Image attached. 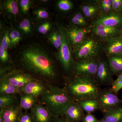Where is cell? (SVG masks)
Masks as SVG:
<instances>
[{
  "mask_svg": "<svg viewBox=\"0 0 122 122\" xmlns=\"http://www.w3.org/2000/svg\"><path fill=\"white\" fill-rule=\"evenodd\" d=\"M41 96L42 105L53 117L64 116L66 109L73 100L66 90L56 86H50Z\"/></svg>",
  "mask_w": 122,
  "mask_h": 122,
  "instance_id": "cell-3",
  "label": "cell"
},
{
  "mask_svg": "<svg viewBox=\"0 0 122 122\" xmlns=\"http://www.w3.org/2000/svg\"><path fill=\"white\" fill-rule=\"evenodd\" d=\"M37 98L35 96L24 93L21 94L20 106L21 109L28 110H31L37 105Z\"/></svg>",
  "mask_w": 122,
  "mask_h": 122,
  "instance_id": "cell-19",
  "label": "cell"
},
{
  "mask_svg": "<svg viewBox=\"0 0 122 122\" xmlns=\"http://www.w3.org/2000/svg\"><path fill=\"white\" fill-rule=\"evenodd\" d=\"M49 40L57 49L59 50L62 44V36L60 30L53 31L48 37Z\"/></svg>",
  "mask_w": 122,
  "mask_h": 122,
  "instance_id": "cell-24",
  "label": "cell"
},
{
  "mask_svg": "<svg viewBox=\"0 0 122 122\" xmlns=\"http://www.w3.org/2000/svg\"><path fill=\"white\" fill-rule=\"evenodd\" d=\"M111 88L113 91L117 94L122 89V73L118 75L116 79L114 81Z\"/></svg>",
  "mask_w": 122,
  "mask_h": 122,
  "instance_id": "cell-30",
  "label": "cell"
},
{
  "mask_svg": "<svg viewBox=\"0 0 122 122\" xmlns=\"http://www.w3.org/2000/svg\"><path fill=\"white\" fill-rule=\"evenodd\" d=\"M9 34V31L8 30L6 31L1 41L0 45L6 50H7L10 46H11Z\"/></svg>",
  "mask_w": 122,
  "mask_h": 122,
  "instance_id": "cell-33",
  "label": "cell"
},
{
  "mask_svg": "<svg viewBox=\"0 0 122 122\" xmlns=\"http://www.w3.org/2000/svg\"><path fill=\"white\" fill-rule=\"evenodd\" d=\"M99 122H107L105 120L103 119L102 118L100 119V120H99Z\"/></svg>",
  "mask_w": 122,
  "mask_h": 122,
  "instance_id": "cell-43",
  "label": "cell"
},
{
  "mask_svg": "<svg viewBox=\"0 0 122 122\" xmlns=\"http://www.w3.org/2000/svg\"><path fill=\"white\" fill-rule=\"evenodd\" d=\"M51 122H70L65 118L61 117H53Z\"/></svg>",
  "mask_w": 122,
  "mask_h": 122,
  "instance_id": "cell-41",
  "label": "cell"
},
{
  "mask_svg": "<svg viewBox=\"0 0 122 122\" xmlns=\"http://www.w3.org/2000/svg\"><path fill=\"white\" fill-rule=\"evenodd\" d=\"M18 122H35L30 113L28 112H22Z\"/></svg>",
  "mask_w": 122,
  "mask_h": 122,
  "instance_id": "cell-37",
  "label": "cell"
},
{
  "mask_svg": "<svg viewBox=\"0 0 122 122\" xmlns=\"http://www.w3.org/2000/svg\"><path fill=\"white\" fill-rule=\"evenodd\" d=\"M19 27L20 29L25 33H29L31 32L30 23L28 19H25L22 20L19 24Z\"/></svg>",
  "mask_w": 122,
  "mask_h": 122,
  "instance_id": "cell-31",
  "label": "cell"
},
{
  "mask_svg": "<svg viewBox=\"0 0 122 122\" xmlns=\"http://www.w3.org/2000/svg\"><path fill=\"white\" fill-rule=\"evenodd\" d=\"M98 110L106 113L122 107V101L111 88L101 90L98 97Z\"/></svg>",
  "mask_w": 122,
  "mask_h": 122,
  "instance_id": "cell-5",
  "label": "cell"
},
{
  "mask_svg": "<svg viewBox=\"0 0 122 122\" xmlns=\"http://www.w3.org/2000/svg\"><path fill=\"white\" fill-rule=\"evenodd\" d=\"M72 22L73 24L80 26H85L87 24L85 18L81 13H77L72 18Z\"/></svg>",
  "mask_w": 122,
  "mask_h": 122,
  "instance_id": "cell-29",
  "label": "cell"
},
{
  "mask_svg": "<svg viewBox=\"0 0 122 122\" xmlns=\"http://www.w3.org/2000/svg\"><path fill=\"white\" fill-rule=\"evenodd\" d=\"M46 89L43 83L35 79L27 83L20 89L22 93L30 95L37 98L41 96Z\"/></svg>",
  "mask_w": 122,
  "mask_h": 122,
  "instance_id": "cell-15",
  "label": "cell"
},
{
  "mask_svg": "<svg viewBox=\"0 0 122 122\" xmlns=\"http://www.w3.org/2000/svg\"><path fill=\"white\" fill-rule=\"evenodd\" d=\"M47 1H48L46 0H42V1L44 2H47Z\"/></svg>",
  "mask_w": 122,
  "mask_h": 122,
  "instance_id": "cell-44",
  "label": "cell"
},
{
  "mask_svg": "<svg viewBox=\"0 0 122 122\" xmlns=\"http://www.w3.org/2000/svg\"><path fill=\"white\" fill-rule=\"evenodd\" d=\"M102 118L109 122H122V107L103 113Z\"/></svg>",
  "mask_w": 122,
  "mask_h": 122,
  "instance_id": "cell-22",
  "label": "cell"
},
{
  "mask_svg": "<svg viewBox=\"0 0 122 122\" xmlns=\"http://www.w3.org/2000/svg\"><path fill=\"white\" fill-rule=\"evenodd\" d=\"M17 98L13 95H0V109H4L14 105Z\"/></svg>",
  "mask_w": 122,
  "mask_h": 122,
  "instance_id": "cell-23",
  "label": "cell"
},
{
  "mask_svg": "<svg viewBox=\"0 0 122 122\" xmlns=\"http://www.w3.org/2000/svg\"><path fill=\"white\" fill-rule=\"evenodd\" d=\"M66 90L72 99L77 102L97 98L101 91L98 83L93 78L77 75L70 82Z\"/></svg>",
  "mask_w": 122,
  "mask_h": 122,
  "instance_id": "cell-2",
  "label": "cell"
},
{
  "mask_svg": "<svg viewBox=\"0 0 122 122\" xmlns=\"http://www.w3.org/2000/svg\"><path fill=\"white\" fill-rule=\"evenodd\" d=\"M2 110L4 122H18L22 112L20 106L14 105Z\"/></svg>",
  "mask_w": 122,
  "mask_h": 122,
  "instance_id": "cell-17",
  "label": "cell"
},
{
  "mask_svg": "<svg viewBox=\"0 0 122 122\" xmlns=\"http://www.w3.org/2000/svg\"><path fill=\"white\" fill-rule=\"evenodd\" d=\"M99 120L92 113H87L85 114L82 122H99Z\"/></svg>",
  "mask_w": 122,
  "mask_h": 122,
  "instance_id": "cell-39",
  "label": "cell"
},
{
  "mask_svg": "<svg viewBox=\"0 0 122 122\" xmlns=\"http://www.w3.org/2000/svg\"></svg>",
  "mask_w": 122,
  "mask_h": 122,
  "instance_id": "cell-45",
  "label": "cell"
},
{
  "mask_svg": "<svg viewBox=\"0 0 122 122\" xmlns=\"http://www.w3.org/2000/svg\"><path fill=\"white\" fill-rule=\"evenodd\" d=\"M8 54L7 50L0 45V59L2 63H5L8 61Z\"/></svg>",
  "mask_w": 122,
  "mask_h": 122,
  "instance_id": "cell-40",
  "label": "cell"
},
{
  "mask_svg": "<svg viewBox=\"0 0 122 122\" xmlns=\"http://www.w3.org/2000/svg\"><path fill=\"white\" fill-rule=\"evenodd\" d=\"M84 15L88 18L93 17L98 11L99 7L95 4H86L81 6Z\"/></svg>",
  "mask_w": 122,
  "mask_h": 122,
  "instance_id": "cell-26",
  "label": "cell"
},
{
  "mask_svg": "<svg viewBox=\"0 0 122 122\" xmlns=\"http://www.w3.org/2000/svg\"></svg>",
  "mask_w": 122,
  "mask_h": 122,
  "instance_id": "cell-46",
  "label": "cell"
},
{
  "mask_svg": "<svg viewBox=\"0 0 122 122\" xmlns=\"http://www.w3.org/2000/svg\"><path fill=\"white\" fill-rule=\"evenodd\" d=\"M92 31L106 41L122 35V28L109 27L101 24H94Z\"/></svg>",
  "mask_w": 122,
  "mask_h": 122,
  "instance_id": "cell-10",
  "label": "cell"
},
{
  "mask_svg": "<svg viewBox=\"0 0 122 122\" xmlns=\"http://www.w3.org/2000/svg\"><path fill=\"white\" fill-rule=\"evenodd\" d=\"M11 41V46H14L19 42L21 36L18 30L16 29L13 30L9 34Z\"/></svg>",
  "mask_w": 122,
  "mask_h": 122,
  "instance_id": "cell-27",
  "label": "cell"
},
{
  "mask_svg": "<svg viewBox=\"0 0 122 122\" xmlns=\"http://www.w3.org/2000/svg\"><path fill=\"white\" fill-rule=\"evenodd\" d=\"M87 33V30L86 29L75 26H71L66 32L70 43L72 44L74 47L83 41Z\"/></svg>",
  "mask_w": 122,
  "mask_h": 122,
  "instance_id": "cell-14",
  "label": "cell"
},
{
  "mask_svg": "<svg viewBox=\"0 0 122 122\" xmlns=\"http://www.w3.org/2000/svg\"><path fill=\"white\" fill-rule=\"evenodd\" d=\"M20 89L15 87L4 79H1L0 83V95H13L21 94Z\"/></svg>",
  "mask_w": 122,
  "mask_h": 122,
  "instance_id": "cell-20",
  "label": "cell"
},
{
  "mask_svg": "<svg viewBox=\"0 0 122 122\" xmlns=\"http://www.w3.org/2000/svg\"><path fill=\"white\" fill-rule=\"evenodd\" d=\"M94 24H101L109 27L122 28V14L114 12L98 18Z\"/></svg>",
  "mask_w": 122,
  "mask_h": 122,
  "instance_id": "cell-12",
  "label": "cell"
},
{
  "mask_svg": "<svg viewBox=\"0 0 122 122\" xmlns=\"http://www.w3.org/2000/svg\"><path fill=\"white\" fill-rule=\"evenodd\" d=\"M51 25L50 22H46L42 24L39 26L38 31L42 34H46L50 29Z\"/></svg>",
  "mask_w": 122,
  "mask_h": 122,
  "instance_id": "cell-38",
  "label": "cell"
},
{
  "mask_svg": "<svg viewBox=\"0 0 122 122\" xmlns=\"http://www.w3.org/2000/svg\"><path fill=\"white\" fill-rule=\"evenodd\" d=\"M78 103L83 111L86 113H92L98 110V102L97 98L87 99Z\"/></svg>",
  "mask_w": 122,
  "mask_h": 122,
  "instance_id": "cell-21",
  "label": "cell"
},
{
  "mask_svg": "<svg viewBox=\"0 0 122 122\" xmlns=\"http://www.w3.org/2000/svg\"><path fill=\"white\" fill-rule=\"evenodd\" d=\"M3 7L8 13L14 15L18 13V5L16 1L14 0L5 1L3 4Z\"/></svg>",
  "mask_w": 122,
  "mask_h": 122,
  "instance_id": "cell-25",
  "label": "cell"
},
{
  "mask_svg": "<svg viewBox=\"0 0 122 122\" xmlns=\"http://www.w3.org/2000/svg\"><path fill=\"white\" fill-rule=\"evenodd\" d=\"M74 48L75 55L79 61L94 59L98 54L100 45L94 38L87 37Z\"/></svg>",
  "mask_w": 122,
  "mask_h": 122,
  "instance_id": "cell-4",
  "label": "cell"
},
{
  "mask_svg": "<svg viewBox=\"0 0 122 122\" xmlns=\"http://www.w3.org/2000/svg\"><path fill=\"white\" fill-rule=\"evenodd\" d=\"M106 51L108 56L122 54V35L106 41Z\"/></svg>",
  "mask_w": 122,
  "mask_h": 122,
  "instance_id": "cell-16",
  "label": "cell"
},
{
  "mask_svg": "<svg viewBox=\"0 0 122 122\" xmlns=\"http://www.w3.org/2000/svg\"><path fill=\"white\" fill-rule=\"evenodd\" d=\"M31 1L30 0H21L20 4L21 12L24 14H26L29 10L31 4Z\"/></svg>",
  "mask_w": 122,
  "mask_h": 122,
  "instance_id": "cell-36",
  "label": "cell"
},
{
  "mask_svg": "<svg viewBox=\"0 0 122 122\" xmlns=\"http://www.w3.org/2000/svg\"><path fill=\"white\" fill-rule=\"evenodd\" d=\"M107 61L114 75L118 76L122 73V54L109 56Z\"/></svg>",
  "mask_w": 122,
  "mask_h": 122,
  "instance_id": "cell-18",
  "label": "cell"
},
{
  "mask_svg": "<svg viewBox=\"0 0 122 122\" xmlns=\"http://www.w3.org/2000/svg\"><path fill=\"white\" fill-rule=\"evenodd\" d=\"M20 60L23 66L30 72L50 79L56 78L53 62L42 48L35 46L25 48L21 53Z\"/></svg>",
  "mask_w": 122,
  "mask_h": 122,
  "instance_id": "cell-1",
  "label": "cell"
},
{
  "mask_svg": "<svg viewBox=\"0 0 122 122\" xmlns=\"http://www.w3.org/2000/svg\"><path fill=\"white\" fill-rule=\"evenodd\" d=\"M85 115L84 111L78 103L73 100L66 109L64 116L70 122H80Z\"/></svg>",
  "mask_w": 122,
  "mask_h": 122,
  "instance_id": "cell-11",
  "label": "cell"
},
{
  "mask_svg": "<svg viewBox=\"0 0 122 122\" xmlns=\"http://www.w3.org/2000/svg\"><path fill=\"white\" fill-rule=\"evenodd\" d=\"M34 15L39 19H46L49 16V13L46 10L42 8L37 9L34 12Z\"/></svg>",
  "mask_w": 122,
  "mask_h": 122,
  "instance_id": "cell-34",
  "label": "cell"
},
{
  "mask_svg": "<svg viewBox=\"0 0 122 122\" xmlns=\"http://www.w3.org/2000/svg\"><path fill=\"white\" fill-rule=\"evenodd\" d=\"M30 113L35 122H51L53 118L47 108L42 104H37L30 110Z\"/></svg>",
  "mask_w": 122,
  "mask_h": 122,
  "instance_id": "cell-13",
  "label": "cell"
},
{
  "mask_svg": "<svg viewBox=\"0 0 122 122\" xmlns=\"http://www.w3.org/2000/svg\"><path fill=\"white\" fill-rule=\"evenodd\" d=\"M100 9L105 13H108L112 11V0H102L100 1Z\"/></svg>",
  "mask_w": 122,
  "mask_h": 122,
  "instance_id": "cell-32",
  "label": "cell"
},
{
  "mask_svg": "<svg viewBox=\"0 0 122 122\" xmlns=\"http://www.w3.org/2000/svg\"><path fill=\"white\" fill-rule=\"evenodd\" d=\"M0 122H4L2 110H0Z\"/></svg>",
  "mask_w": 122,
  "mask_h": 122,
  "instance_id": "cell-42",
  "label": "cell"
},
{
  "mask_svg": "<svg viewBox=\"0 0 122 122\" xmlns=\"http://www.w3.org/2000/svg\"><path fill=\"white\" fill-rule=\"evenodd\" d=\"M60 30L62 36V44L59 50L58 58L64 70L69 72L73 68L75 63L71 54L70 42L65 31L62 29Z\"/></svg>",
  "mask_w": 122,
  "mask_h": 122,
  "instance_id": "cell-6",
  "label": "cell"
},
{
  "mask_svg": "<svg viewBox=\"0 0 122 122\" xmlns=\"http://www.w3.org/2000/svg\"><path fill=\"white\" fill-rule=\"evenodd\" d=\"M112 8L114 12L122 13V0H112Z\"/></svg>",
  "mask_w": 122,
  "mask_h": 122,
  "instance_id": "cell-35",
  "label": "cell"
},
{
  "mask_svg": "<svg viewBox=\"0 0 122 122\" xmlns=\"http://www.w3.org/2000/svg\"><path fill=\"white\" fill-rule=\"evenodd\" d=\"M113 75L109 67L108 61H102L99 62L97 70L95 75L96 81L98 84L111 86L114 81L113 77Z\"/></svg>",
  "mask_w": 122,
  "mask_h": 122,
  "instance_id": "cell-8",
  "label": "cell"
},
{
  "mask_svg": "<svg viewBox=\"0 0 122 122\" xmlns=\"http://www.w3.org/2000/svg\"><path fill=\"white\" fill-rule=\"evenodd\" d=\"M1 79H4L15 87L20 89L27 83L36 79L30 75L19 72L9 73Z\"/></svg>",
  "mask_w": 122,
  "mask_h": 122,
  "instance_id": "cell-9",
  "label": "cell"
},
{
  "mask_svg": "<svg viewBox=\"0 0 122 122\" xmlns=\"http://www.w3.org/2000/svg\"><path fill=\"white\" fill-rule=\"evenodd\" d=\"M98 63L94 59L81 60L75 63L73 68L76 75L93 77L96 75Z\"/></svg>",
  "mask_w": 122,
  "mask_h": 122,
  "instance_id": "cell-7",
  "label": "cell"
},
{
  "mask_svg": "<svg viewBox=\"0 0 122 122\" xmlns=\"http://www.w3.org/2000/svg\"><path fill=\"white\" fill-rule=\"evenodd\" d=\"M57 5L61 11H67L72 9L73 4L68 0H61L58 2Z\"/></svg>",
  "mask_w": 122,
  "mask_h": 122,
  "instance_id": "cell-28",
  "label": "cell"
}]
</instances>
